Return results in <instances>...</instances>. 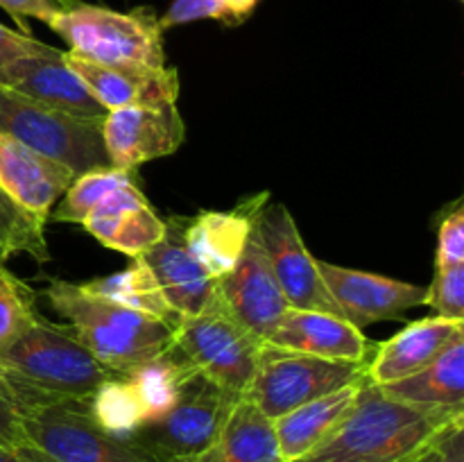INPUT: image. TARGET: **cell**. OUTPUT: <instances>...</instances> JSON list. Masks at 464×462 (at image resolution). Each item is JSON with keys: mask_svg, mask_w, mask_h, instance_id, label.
<instances>
[{"mask_svg": "<svg viewBox=\"0 0 464 462\" xmlns=\"http://www.w3.org/2000/svg\"><path fill=\"white\" fill-rule=\"evenodd\" d=\"M256 234L290 308L343 317L285 204H266L261 208L256 217Z\"/></svg>", "mask_w": 464, "mask_h": 462, "instance_id": "obj_10", "label": "cell"}, {"mask_svg": "<svg viewBox=\"0 0 464 462\" xmlns=\"http://www.w3.org/2000/svg\"><path fill=\"white\" fill-rule=\"evenodd\" d=\"M424 306L438 317L464 322V265L435 267L433 284L426 285Z\"/></svg>", "mask_w": 464, "mask_h": 462, "instance_id": "obj_31", "label": "cell"}, {"mask_svg": "<svg viewBox=\"0 0 464 462\" xmlns=\"http://www.w3.org/2000/svg\"><path fill=\"white\" fill-rule=\"evenodd\" d=\"M134 172L136 170H122V168L113 166L82 172V175H77L75 179L71 181L66 193L62 195L59 207L53 208L50 220L77 222V225H82L84 217L89 216L107 195H111L113 190H118L121 186L134 181Z\"/></svg>", "mask_w": 464, "mask_h": 462, "instance_id": "obj_28", "label": "cell"}, {"mask_svg": "<svg viewBox=\"0 0 464 462\" xmlns=\"http://www.w3.org/2000/svg\"><path fill=\"white\" fill-rule=\"evenodd\" d=\"M220 462H284L275 421L245 397L236 399L218 438Z\"/></svg>", "mask_w": 464, "mask_h": 462, "instance_id": "obj_24", "label": "cell"}, {"mask_svg": "<svg viewBox=\"0 0 464 462\" xmlns=\"http://www.w3.org/2000/svg\"><path fill=\"white\" fill-rule=\"evenodd\" d=\"M367 362L329 361L263 344L256 374L243 397L263 415L276 419L313 399L365 380Z\"/></svg>", "mask_w": 464, "mask_h": 462, "instance_id": "obj_7", "label": "cell"}, {"mask_svg": "<svg viewBox=\"0 0 464 462\" xmlns=\"http://www.w3.org/2000/svg\"><path fill=\"white\" fill-rule=\"evenodd\" d=\"M75 172L21 140L0 134V186L34 216L50 220L54 204L62 199Z\"/></svg>", "mask_w": 464, "mask_h": 462, "instance_id": "obj_21", "label": "cell"}, {"mask_svg": "<svg viewBox=\"0 0 464 462\" xmlns=\"http://www.w3.org/2000/svg\"><path fill=\"white\" fill-rule=\"evenodd\" d=\"M36 317L32 288L0 263V349L14 342Z\"/></svg>", "mask_w": 464, "mask_h": 462, "instance_id": "obj_30", "label": "cell"}, {"mask_svg": "<svg viewBox=\"0 0 464 462\" xmlns=\"http://www.w3.org/2000/svg\"><path fill=\"white\" fill-rule=\"evenodd\" d=\"M45 222L0 186V263L18 254H27L36 263L50 261Z\"/></svg>", "mask_w": 464, "mask_h": 462, "instance_id": "obj_27", "label": "cell"}, {"mask_svg": "<svg viewBox=\"0 0 464 462\" xmlns=\"http://www.w3.org/2000/svg\"><path fill=\"white\" fill-rule=\"evenodd\" d=\"M365 383L367 379L361 383L347 385L343 390H335V392L313 399V401L272 419L281 460L297 462L299 457L308 456L313 448L320 447L338 428L340 421L352 412Z\"/></svg>", "mask_w": 464, "mask_h": 462, "instance_id": "obj_22", "label": "cell"}, {"mask_svg": "<svg viewBox=\"0 0 464 462\" xmlns=\"http://www.w3.org/2000/svg\"><path fill=\"white\" fill-rule=\"evenodd\" d=\"M0 134L71 168L75 177L111 166L104 149L102 120L53 111L5 84H0Z\"/></svg>", "mask_w": 464, "mask_h": 462, "instance_id": "obj_6", "label": "cell"}, {"mask_svg": "<svg viewBox=\"0 0 464 462\" xmlns=\"http://www.w3.org/2000/svg\"><path fill=\"white\" fill-rule=\"evenodd\" d=\"M82 288H86L93 294H100V297L111 299V302L122 303L127 308L145 313V315L159 317V320L168 322L172 326H177V322H179V317L166 303V297H163L161 288L154 281L152 272L148 270V265L140 258H131L130 267L116 272V274L84 281Z\"/></svg>", "mask_w": 464, "mask_h": 462, "instance_id": "obj_25", "label": "cell"}, {"mask_svg": "<svg viewBox=\"0 0 464 462\" xmlns=\"http://www.w3.org/2000/svg\"><path fill=\"white\" fill-rule=\"evenodd\" d=\"M68 53L100 63L166 66L163 30L150 9L113 12L98 5L75 3L50 21Z\"/></svg>", "mask_w": 464, "mask_h": 462, "instance_id": "obj_5", "label": "cell"}, {"mask_svg": "<svg viewBox=\"0 0 464 462\" xmlns=\"http://www.w3.org/2000/svg\"><path fill=\"white\" fill-rule=\"evenodd\" d=\"M0 462H54L44 448L34 442L16 444V447H0Z\"/></svg>", "mask_w": 464, "mask_h": 462, "instance_id": "obj_37", "label": "cell"}, {"mask_svg": "<svg viewBox=\"0 0 464 462\" xmlns=\"http://www.w3.org/2000/svg\"><path fill=\"white\" fill-rule=\"evenodd\" d=\"M267 195L270 193L254 195L231 211H202L184 220L186 247L208 276L218 281L234 270L258 213L267 204Z\"/></svg>", "mask_w": 464, "mask_h": 462, "instance_id": "obj_17", "label": "cell"}, {"mask_svg": "<svg viewBox=\"0 0 464 462\" xmlns=\"http://www.w3.org/2000/svg\"><path fill=\"white\" fill-rule=\"evenodd\" d=\"M186 136L177 104L161 107H121L107 111L102 140L109 163L122 170H136L143 163L175 154Z\"/></svg>", "mask_w": 464, "mask_h": 462, "instance_id": "obj_13", "label": "cell"}, {"mask_svg": "<svg viewBox=\"0 0 464 462\" xmlns=\"http://www.w3.org/2000/svg\"><path fill=\"white\" fill-rule=\"evenodd\" d=\"M82 225L104 247L131 258L148 252L166 234V222L152 211L136 181L107 195Z\"/></svg>", "mask_w": 464, "mask_h": 462, "instance_id": "obj_19", "label": "cell"}, {"mask_svg": "<svg viewBox=\"0 0 464 462\" xmlns=\"http://www.w3.org/2000/svg\"><path fill=\"white\" fill-rule=\"evenodd\" d=\"M41 45L44 43L36 41L32 34H23V32L5 27L3 23H0V68L7 62H12V59L21 57V54L34 53Z\"/></svg>", "mask_w": 464, "mask_h": 462, "instance_id": "obj_36", "label": "cell"}, {"mask_svg": "<svg viewBox=\"0 0 464 462\" xmlns=\"http://www.w3.org/2000/svg\"><path fill=\"white\" fill-rule=\"evenodd\" d=\"M381 392L394 401L440 410H464V335L453 340L438 358L394 383L381 385Z\"/></svg>", "mask_w": 464, "mask_h": 462, "instance_id": "obj_23", "label": "cell"}, {"mask_svg": "<svg viewBox=\"0 0 464 462\" xmlns=\"http://www.w3.org/2000/svg\"><path fill=\"white\" fill-rule=\"evenodd\" d=\"M317 270L344 320L361 331L374 322L394 320L412 308L424 306L426 285L406 284L326 261H317Z\"/></svg>", "mask_w": 464, "mask_h": 462, "instance_id": "obj_14", "label": "cell"}, {"mask_svg": "<svg viewBox=\"0 0 464 462\" xmlns=\"http://www.w3.org/2000/svg\"><path fill=\"white\" fill-rule=\"evenodd\" d=\"M430 456H433V453H430ZM430 456H429V457H426V460H424V462H433V457H430Z\"/></svg>", "mask_w": 464, "mask_h": 462, "instance_id": "obj_40", "label": "cell"}, {"mask_svg": "<svg viewBox=\"0 0 464 462\" xmlns=\"http://www.w3.org/2000/svg\"><path fill=\"white\" fill-rule=\"evenodd\" d=\"M116 376L71 326L53 324L41 315L0 349V385L23 419L59 403H89L100 385Z\"/></svg>", "mask_w": 464, "mask_h": 462, "instance_id": "obj_1", "label": "cell"}, {"mask_svg": "<svg viewBox=\"0 0 464 462\" xmlns=\"http://www.w3.org/2000/svg\"><path fill=\"white\" fill-rule=\"evenodd\" d=\"M89 412L100 428L122 439H130L143 426V412L125 376L104 380L89 401Z\"/></svg>", "mask_w": 464, "mask_h": 462, "instance_id": "obj_29", "label": "cell"}, {"mask_svg": "<svg viewBox=\"0 0 464 462\" xmlns=\"http://www.w3.org/2000/svg\"><path fill=\"white\" fill-rule=\"evenodd\" d=\"M430 457L433 462H464V426L449 433Z\"/></svg>", "mask_w": 464, "mask_h": 462, "instance_id": "obj_38", "label": "cell"}, {"mask_svg": "<svg viewBox=\"0 0 464 462\" xmlns=\"http://www.w3.org/2000/svg\"><path fill=\"white\" fill-rule=\"evenodd\" d=\"M190 374L193 371L186 370L170 351L161 353L154 361L145 362V365L125 374L131 390H134L140 412H143V426L161 419L175 406L181 388H184Z\"/></svg>", "mask_w": 464, "mask_h": 462, "instance_id": "obj_26", "label": "cell"}, {"mask_svg": "<svg viewBox=\"0 0 464 462\" xmlns=\"http://www.w3.org/2000/svg\"><path fill=\"white\" fill-rule=\"evenodd\" d=\"M464 335V322L447 317H424L403 326L385 342L372 344L367 362V383L388 385L401 380L429 365L453 340Z\"/></svg>", "mask_w": 464, "mask_h": 462, "instance_id": "obj_18", "label": "cell"}, {"mask_svg": "<svg viewBox=\"0 0 464 462\" xmlns=\"http://www.w3.org/2000/svg\"><path fill=\"white\" fill-rule=\"evenodd\" d=\"M266 344L285 351L308 353L329 361H370L372 344L361 329L331 313L285 308Z\"/></svg>", "mask_w": 464, "mask_h": 462, "instance_id": "obj_20", "label": "cell"}, {"mask_svg": "<svg viewBox=\"0 0 464 462\" xmlns=\"http://www.w3.org/2000/svg\"><path fill=\"white\" fill-rule=\"evenodd\" d=\"M66 62L107 111L134 107V104L139 107L177 104L179 98V72L175 68L100 63L75 53H66Z\"/></svg>", "mask_w": 464, "mask_h": 462, "instance_id": "obj_15", "label": "cell"}, {"mask_svg": "<svg viewBox=\"0 0 464 462\" xmlns=\"http://www.w3.org/2000/svg\"><path fill=\"white\" fill-rule=\"evenodd\" d=\"M220 21L225 25H234V18L227 12L222 0H175L168 7V12L159 18L161 30H170V27L186 25V23L195 21Z\"/></svg>", "mask_w": 464, "mask_h": 462, "instance_id": "obj_32", "label": "cell"}, {"mask_svg": "<svg viewBox=\"0 0 464 462\" xmlns=\"http://www.w3.org/2000/svg\"><path fill=\"white\" fill-rule=\"evenodd\" d=\"M460 426L464 410L408 406L365 383L338 428L297 462H424Z\"/></svg>", "mask_w": 464, "mask_h": 462, "instance_id": "obj_2", "label": "cell"}, {"mask_svg": "<svg viewBox=\"0 0 464 462\" xmlns=\"http://www.w3.org/2000/svg\"><path fill=\"white\" fill-rule=\"evenodd\" d=\"M30 442L25 433V421L9 394L0 385V447H16Z\"/></svg>", "mask_w": 464, "mask_h": 462, "instance_id": "obj_35", "label": "cell"}, {"mask_svg": "<svg viewBox=\"0 0 464 462\" xmlns=\"http://www.w3.org/2000/svg\"><path fill=\"white\" fill-rule=\"evenodd\" d=\"M222 5H225L227 12L234 18V25H240L256 9L258 0H222Z\"/></svg>", "mask_w": 464, "mask_h": 462, "instance_id": "obj_39", "label": "cell"}, {"mask_svg": "<svg viewBox=\"0 0 464 462\" xmlns=\"http://www.w3.org/2000/svg\"><path fill=\"white\" fill-rule=\"evenodd\" d=\"M152 272L166 303L177 317H193L218 302V281L195 261L184 240V220H168L166 234L157 245L140 254Z\"/></svg>", "mask_w": 464, "mask_h": 462, "instance_id": "obj_16", "label": "cell"}, {"mask_svg": "<svg viewBox=\"0 0 464 462\" xmlns=\"http://www.w3.org/2000/svg\"><path fill=\"white\" fill-rule=\"evenodd\" d=\"M236 399L240 397L190 374L175 406L161 419L140 426L130 439L159 462H193L216 447Z\"/></svg>", "mask_w": 464, "mask_h": 462, "instance_id": "obj_8", "label": "cell"}, {"mask_svg": "<svg viewBox=\"0 0 464 462\" xmlns=\"http://www.w3.org/2000/svg\"><path fill=\"white\" fill-rule=\"evenodd\" d=\"M30 442L44 448L54 462H159L131 439L100 428L89 403H59L41 408L25 419Z\"/></svg>", "mask_w": 464, "mask_h": 462, "instance_id": "obj_9", "label": "cell"}, {"mask_svg": "<svg viewBox=\"0 0 464 462\" xmlns=\"http://www.w3.org/2000/svg\"><path fill=\"white\" fill-rule=\"evenodd\" d=\"M263 344L266 342L240 326L218 299L199 315L179 317L168 351L193 374L243 397L256 374Z\"/></svg>", "mask_w": 464, "mask_h": 462, "instance_id": "obj_4", "label": "cell"}, {"mask_svg": "<svg viewBox=\"0 0 464 462\" xmlns=\"http://www.w3.org/2000/svg\"><path fill=\"white\" fill-rule=\"evenodd\" d=\"M218 299L240 326L266 342L288 308L254 225L234 270L218 279Z\"/></svg>", "mask_w": 464, "mask_h": 462, "instance_id": "obj_12", "label": "cell"}, {"mask_svg": "<svg viewBox=\"0 0 464 462\" xmlns=\"http://www.w3.org/2000/svg\"><path fill=\"white\" fill-rule=\"evenodd\" d=\"M44 297L86 349L118 376L159 358L172 342V324L89 293L82 284L50 279Z\"/></svg>", "mask_w": 464, "mask_h": 462, "instance_id": "obj_3", "label": "cell"}, {"mask_svg": "<svg viewBox=\"0 0 464 462\" xmlns=\"http://www.w3.org/2000/svg\"><path fill=\"white\" fill-rule=\"evenodd\" d=\"M0 84L53 111L84 120H104L107 116V109L91 95L80 75L68 66L66 53L53 45L44 43L34 53L21 54L5 63L0 68Z\"/></svg>", "mask_w": 464, "mask_h": 462, "instance_id": "obj_11", "label": "cell"}, {"mask_svg": "<svg viewBox=\"0 0 464 462\" xmlns=\"http://www.w3.org/2000/svg\"><path fill=\"white\" fill-rule=\"evenodd\" d=\"M75 3L77 0H0V7L21 25L23 34H30V30L25 25L27 18H36V21L50 25V21L57 14L72 7Z\"/></svg>", "mask_w": 464, "mask_h": 462, "instance_id": "obj_34", "label": "cell"}, {"mask_svg": "<svg viewBox=\"0 0 464 462\" xmlns=\"http://www.w3.org/2000/svg\"><path fill=\"white\" fill-rule=\"evenodd\" d=\"M453 265H464V211L460 204H456V208L440 222L435 252V267Z\"/></svg>", "mask_w": 464, "mask_h": 462, "instance_id": "obj_33", "label": "cell"}]
</instances>
